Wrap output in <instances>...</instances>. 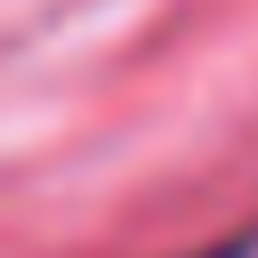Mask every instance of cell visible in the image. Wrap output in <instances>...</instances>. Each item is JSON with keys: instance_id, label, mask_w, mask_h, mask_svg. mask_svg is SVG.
<instances>
[{"instance_id": "cell-1", "label": "cell", "mask_w": 258, "mask_h": 258, "mask_svg": "<svg viewBox=\"0 0 258 258\" xmlns=\"http://www.w3.org/2000/svg\"><path fill=\"white\" fill-rule=\"evenodd\" d=\"M194 258H234V250H194Z\"/></svg>"}]
</instances>
